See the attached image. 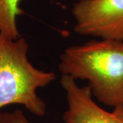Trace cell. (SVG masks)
Returning <instances> with one entry per match:
<instances>
[{
    "instance_id": "5",
    "label": "cell",
    "mask_w": 123,
    "mask_h": 123,
    "mask_svg": "<svg viewBox=\"0 0 123 123\" xmlns=\"http://www.w3.org/2000/svg\"><path fill=\"white\" fill-rule=\"evenodd\" d=\"M21 0H0V34L12 40L20 37L17 18L25 12L19 7Z\"/></svg>"
},
{
    "instance_id": "1",
    "label": "cell",
    "mask_w": 123,
    "mask_h": 123,
    "mask_svg": "<svg viewBox=\"0 0 123 123\" xmlns=\"http://www.w3.org/2000/svg\"><path fill=\"white\" fill-rule=\"evenodd\" d=\"M62 75L88 81L93 96L105 105L123 106V42L91 40L66 48L60 56Z\"/></svg>"
},
{
    "instance_id": "3",
    "label": "cell",
    "mask_w": 123,
    "mask_h": 123,
    "mask_svg": "<svg viewBox=\"0 0 123 123\" xmlns=\"http://www.w3.org/2000/svg\"><path fill=\"white\" fill-rule=\"evenodd\" d=\"M72 14L75 33L123 42V0H79Z\"/></svg>"
},
{
    "instance_id": "6",
    "label": "cell",
    "mask_w": 123,
    "mask_h": 123,
    "mask_svg": "<svg viewBox=\"0 0 123 123\" xmlns=\"http://www.w3.org/2000/svg\"><path fill=\"white\" fill-rule=\"evenodd\" d=\"M0 123H30L21 110L0 114Z\"/></svg>"
},
{
    "instance_id": "4",
    "label": "cell",
    "mask_w": 123,
    "mask_h": 123,
    "mask_svg": "<svg viewBox=\"0 0 123 123\" xmlns=\"http://www.w3.org/2000/svg\"><path fill=\"white\" fill-rule=\"evenodd\" d=\"M60 84L68 103L63 115L65 123H123V106L114 107L111 112L102 109L93 101L90 88L80 87L70 76L62 75Z\"/></svg>"
},
{
    "instance_id": "2",
    "label": "cell",
    "mask_w": 123,
    "mask_h": 123,
    "mask_svg": "<svg viewBox=\"0 0 123 123\" xmlns=\"http://www.w3.org/2000/svg\"><path fill=\"white\" fill-rule=\"evenodd\" d=\"M28 49L25 38L12 40L0 34V110L18 104L35 116H43L46 104L37 90L52 83L56 76L33 66L27 57Z\"/></svg>"
}]
</instances>
